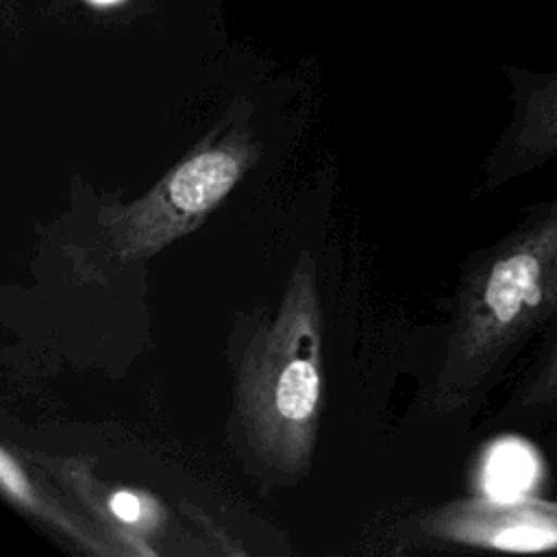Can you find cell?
Listing matches in <instances>:
<instances>
[{
	"mask_svg": "<svg viewBox=\"0 0 557 557\" xmlns=\"http://www.w3.org/2000/svg\"><path fill=\"white\" fill-rule=\"evenodd\" d=\"M518 405L524 409L540 411V418H555L557 416V335L544 348L524 379Z\"/></svg>",
	"mask_w": 557,
	"mask_h": 557,
	"instance_id": "52a82bcc",
	"label": "cell"
},
{
	"mask_svg": "<svg viewBox=\"0 0 557 557\" xmlns=\"http://www.w3.org/2000/svg\"><path fill=\"white\" fill-rule=\"evenodd\" d=\"M507 144L511 174H522L557 159V67L522 78L516 122Z\"/></svg>",
	"mask_w": 557,
	"mask_h": 557,
	"instance_id": "3957f363",
	"label": "cell"
},
{
	"mask_svg": "<svg viewBox=\"0 0 557 557\" xmlns=\"http://www.w3.org/2000/svg\"><path fill=\"white\" fill-rule=\"evenodd\" d=\"M453 531L463 542L498 550H557V503L524 496L490 498L463 507L453 520Z\"/></svg>",
	"mask_w": 557,
	"mask_h": 557,
	"instance_id": "7a4b0ae2",
	"label": "cell"
},
{
	"mask_svg": "<svg viewBox=\"0 0 557 557\" xmlns=\"http://www.w3.org/2000/svg\"><path fill=\"white\" fill-rule=\"evenodd\" d=\"M111 511L115 513V518L124 520V522H135L141 516V503L137 496H133L131 492H117L111 496L109 500Z\"/></svg>",
	"mask_w": 557,
	"mask_h": 557,
	"instance_id": "9c48e42d",
	"label": "cell"
},
{
	"mask_svg": "<svg viewBox=\"0 0 557 557\" xmlns=\"http://www.w3.org/2000/svg\"><path fill=\"white\" fill-rule=\"evenodd\" d=\"M239 165L226 152H205L183 163L170 185V200L187 213L205 211L215 205L237 181Z\"/></svg>",
	"mask_w": 557,
	"mask_h": 557,
	"instance_id": "277c9868",
	"label": "cell"
},
{
	"mask_svg": "<svg viewBox=\"0 0 557 557\" xmlns=\"http://www.w3.org/2000/svg\"><path fill=\"white\" fill-rule=\"evenodd\" d=\"M537 461L529 446L518 440L498 442L485 461L483 485L490 498H520L533 485Z\"/></svg>",
	"mask_w": 557,
	"mask_h": 557,
	"instance_id": "5b68a950",
	"label": "cell"
},
{
	"mask_svg": "<svg viewBox=\"0 0 557 557\" xmlns=\"http://www.w3.org/2000/svg\"><path fill=\"white\" fill-rule=\"evenodd\" d=\"M96 4H111V2H120V0H91Z\"/></svg>",
	"mask_w": 557,
	"mask_h": 557,
	"instance_id": "30bf717a",
	"label": "cell"
},
{
	"mask_svg": "<svg viewBox=\"0 0 557 557\" xmlns=\"http://www.w3.org/2000/svg\"><path fill=\"white\" fill-rule=\"evenodd\" d=\"M0 479H2V485L7 487V492H11L15 498H22L26 500L30 494H28V483L24 479V474L20 472V468L11 461L9 453L7 450H0Z\"/></svg>",
	"mask_w": 557,
	"mask_h": 557,
	"instance_id": "ba28073f",
	"label": "cell"
},
{
	"mask_svg": "<svg viewBox=\"0 0 557 557\" xmlns=\"http://www.w3.org/2000/svg\"><path fill=\"white\" fill-rule=\"evenodd\" d=\"M557 318V196L533 207L476 274L461 324V374H490Z\"/></svg>",
	"mask_w": 557,
	"mask_h": 557,
	"instance_id": "6da1fadb",
	"label": "cell"
},
{
	"mask_svg": "<svg viewBox=\"0 0 557 557\" xmlns=\"http://www.w3.org/2000/svg\"><path fill=\"white\" fill-rule=\"evenodd\" d=\"M320 379L318 370L309 361H292L278 376V385L274 392L276 411L292 420H307L318 405Z\"/></svg>",
	"mask_w": 557,
	"mask_h": 557,
	"instance_id": "8992f818",
	"label": "cell"
}]
</instances>
